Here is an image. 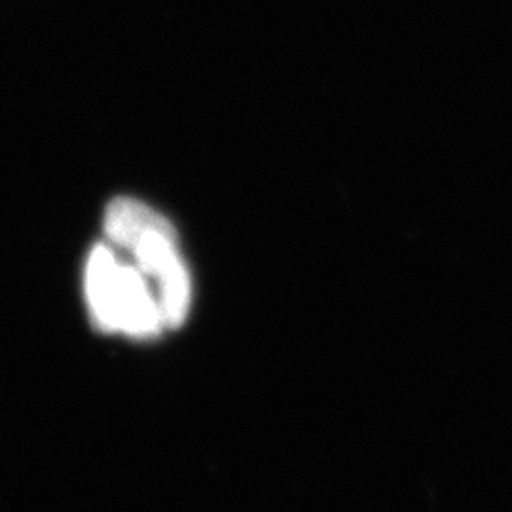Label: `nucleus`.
Instances as JSON below:
<instances>
[{
	"instance_id": "1",
	"label": "nucleus",
	"mask_w": 512,
	"mask_h": 512,
	"mask_svg": "<svg viewBox=\"0 0 512 512\" xmlns=\"http://www.w3.org/2000/svg\"><path fill=\"white\" fill-rule=\"evenodd\" d=\"M93 323L103 332L150 340L165 329L160 302L147 275L122 262L109 245H95L84 275Z\"/></svg>"
}]
</instances>
